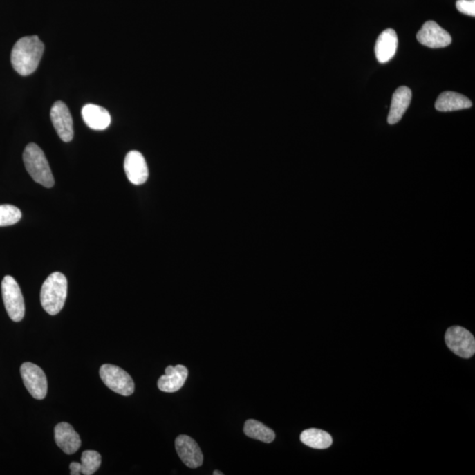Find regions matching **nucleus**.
<instances>
[{
  "mask_svg": "<svg viewBox=\"0 0 475 475\" xmlns=\"http://www.w3.org/2000/svg\"><path fill=\"white\" fill-rule=\"evenodd\" d=\"M44 53V44L37 35L19 39L12 48L11 63L19 75L35 72Z\"/></svg>",
  "mask_w": 475,
  "mask_h": 475,
  "instance_id": "1",
  "label": "nucleus"
},
{
  "mask_svg": "<svg viewBox=\"0 0 475 475\" xmlns=\"http://www.w3.org/2000/svg\"><path fill=\"white\" fill-rule=\"evenodd\" d=\"M68 283L66 276L54 272L44 281L41 290V304L45 312L57 315L63 309L67 298Z\"/></svg>",
  "mask_w": 475,
  "mask_h": 475,
  "instance_id": "2",
  "label": "nucleus"
},
{
  "mask_svg": "<svg viewBox=\"0 0 475 475\" xmlns=\"http://www.w3.org/2000/svg\"><path fill=\"white\" fill-rule=\"evenodd\" d=\"M24 162L29 176L41 186L51 187L55 180L43 150L37 144L30 143L25 148Z\"/></svg>",
  "mask_w": 475,
  "mask_h": 475,
  "instance_id": "3",
  "label": "nucleus"
},
{
  "mask_svg": "<svg viewBox=\"0 0 475 475\" xmlns=\"http://www.w3.org/2000/svg\"><path fill=\"white\" fill-rule=\"evenodd\" d=\"M3 301L12 321L21 322L25 315L24 295L14 277L6 276L1 283Z\"/></svg>",
  "mask_w": 475,
  "mask_h": 475,
  "instance_id": "4",
  "label": "nucleus"
},
{
  "mask_svg": "<svg viewBox=\"0 0 475 475\" xmlns=\"http://www.w3.org/2000/svg\"><path fill=\"white\" fill-rule=\"evenodd\" d=\"M102 382L120 395L130 396L135 391V384L131 375L122 368L113 364H103L100 369Z\"/></svg>",
  "mask_w": 475,
  "mask_h": 475,
  "instance_id": "5",
  "label": "nucleus"
},
{
  "mask_svg": "<svg viewBox=\"0 0 475 475\" xmlns=\"http://www.w3.org/2000/svg\"><path fill=\"white\" fill-rule=\"evenodd\" d=\"M445 344L454 354L470 358L475 353V339L470 331L460 326H451L445 333Z\"/></svg>",
  "mask_w": 475,
  "mask_h": 475,
  "instance_id": "6",
  "label": "nucleus"
},
{
  "mask_svg": "<svg viewBox=\"0 0 475 475\" xmlns=\"http://www.w3.org/2000/svg\"><path fill=\"white\" fill-rule=\"evenodd\" d=\"M21 375L26 389L37 400H44L48 393L46 375L38 365L24 363L21 366Z\"/></svg>",
  "mask_w": 475,
  "mask_h": 475,
  "instance_id": "7",
  "label": "nucleus"
},
{
  "mask_svg": "<svg viewBox=\"0 0 475 475\" xmlns=\"http://www.w3.org/2000/svg\"><path fill=\"white\" fill-rule=\"evenodd\" d=\"M416 38L420 44L431 48H445L451 44V35L437 22L432 21L422 25Z\"/></svg>",
  "mask_w": 475,
  "mask_h": 475,
  "instance_id": "8",
  "label": "nucleus"
},
{
  "mask_svg": "<svg viewBox=\"0 0 475 475\" xmlns=\"http://www.w3.org/2000/svg\"><path fill=\"white\" fill-rule=\"evenodd\" d=\"M50 118L55 130L64 142L72 141L73 138V121L69 109L63 102H55L51 108Z\"/></svg>",
  "mask_w": 475,
  "mask_h": 475,
  "instance_id": "9",
  "label": "nucleus"
},
{
  "mask_svg": "<svg viewBox=\"0 0 475 475\" xmlns=\"http://www.w3.org/2000/svg\"><path fill=\"white\" fill-rule=\"evenodd\" d=\"M176 448L180 460L189 468L201 467L203 455L197 443L187 435H180L176 440Z\"/></svg>",
  "mask_w": 475,
  "mask_h": 475,
  "instance_id": "10",
  "label": "nucleus"
},
{
  "mask_svg": "<svg viewBox=\"0 0 475 475\" xmlns=\"http://www.w3.org/2000/svg\"><path fill=\"white\" fill-rule=\"evenodd\" d=\"M124 171L128 180L134 185H142L149 176L147 161L138 151H131L126 155Z\"/></svg>",
  "mask_w": 475,
  "mask_h": 475,
  "instance_id": "11",
  "label": "nucleus"
},
{
  "mask_svg": "<svg viewBox=\"0 0 475 475\" xmlns=\"http://www.w3.org/2000/svg\"><path fill=\"white\" fill-rule=\"evenodd\" d=\"M55 441L64 454H73L82 447V439L73 426L60 422L55 427Z\"/></svg>",
  "mask_w": 475,
  "mask_h": 475,
  "instance_id": "12",
  "label": "nucleus"
},
{
  "mask_svg": "<svg viewBox=\"0 0 475 475\" xmlns=\"http://www.w3.org/2000/svg\"><path fill=\"white\" fill-rule=\"evenodd\" d=\"M187 376L189 371L184 365H169L166 368V374L158 380V389L165 393H176L184 386Z\"/></svg>",
  "mask_w": 475,
  "mask_h": 475,
  "instance_id": "13",
  "label": "nucleus"
},
{
  "mask_svg": "<svg viewBox=\"0 0 475 475\" xmlns=\"http://www.w3.org/2000/svg\"><path fill=\"white\" fill-rule=\"evenodd\" d=\"M398 37L393 29H386L380 35L375 45V55L380 64L389 62L395 56Z\"/></svg>",
  "mask_w": 475,
  "mask_h": 475,
  "instance_id": "14",
  "label": "nucleus"
},
{
  "mask_svg": "<svg viewBox=\"0 0 475 475\" xmlns=\"http://www.w3.org/2000/svg\"><path fill=\"white\" fill-rule=\"evenodd\" d=\"M82 114L84 122L92 130H106L111 125V116L102 106L87 104L83 106Z\"/></svg>",
  "mask_w": 475,
  "mask_h": 475,
  "instance_id": "15",
  "label": "nucleus"
},
{
  "mask_svg": "<svg viewBox=\"0 0 475 475\" xmlns=\"http://www.w3.org/2000/svg\"><path fill=\"white\" fill-rule=\"evenodd\" d=\"M412 92L407 86H400L394 92L391 109L387 118L389 124H395L400 121L411 102Z\"/></svg>",
  "mask_w": 475,
  "mask_h": 475,
  "instance_id": "16",
  "label": "nucleus"
},
{
  "mask_svg": "<svg viewBox=\"0 0 475 475\" xmlns=\"http://www.w3.org/2000/svg\"><path fill=\"white\" fill-rule=\"evenodd\" d=\"M472 102L467 97L454 92H445L439 95L435 108L440 112H450L469 109Z\"/></svg>",
  "mask_w": 475,
  "mask_h": 475,
  "instance_id": "17",
  "label": "nucleus"
},
{
  "mask_svg": "<svg viewBox=\"0 0 475 475\" xmlns=\"http://www.w3.org/2000/svg\"><path fill=\"white\" fill-rule=\"evenodd\" d=\"M300 440L304 445L318 450H324L333 444L330 434L319 429H306L300 435Z\"/></svg>",
  "mask_w": 475,
  "mask_h": 475,
  "instance_id": "18",
  "label": "nucleus"
},
{
  "mask_svg": "<svg viewBox=\"0 0 475 475\" xmlns=\"http://www.w3.org/2000/svg\"><path fill=\"white\" fill-rule=\"evenodd\" d=\"M244 433L248 438L257 439L267 444L273 442L276 438L273 429L253 419L248 420L245 422Z\"/></svg>",
  "mask_w": 475,
  "mask_h": 475,
  "instance_id": "19",
  "label": "nucleus"
},
{
  "mask_svg": "<svg viewBox=\"0 0 475 475\" xmlns=\"http://www.w3.org/2000/svg\"><path fill=\"white\" fill-rule=\"evenodd\" d=\"M102 464V456L99 452L95 451H85L82 454V474L92 475L99 469Z\"/></svg>",
  "mask_w": 475,
  "mask_h": 475,
  "instance_id": "20",
  "label": "nucleus"
},
{
  "mask_svg": "<svg viewBox=\"0 0 475 475\" xmlns=\"http://www.w3.org/2000/svg\"><path fill=\"white\" fill-rule=\"evenodd\" d=\"M21 212L17 207L10 205H0V227L15 225L21 221Z\"/></svg>",
  "mask_w": 475,
  "mask_h": 475,
  "instance_id": "21",
  "label": "nucleus"
},
{
  "mask_svg": "<svg viewBox=\"0 0 475 475\" xmlns=\"http://www.w3.org/2000/svg\"><path fill=\"white\" fill-rule=\"evenodd\" d=\"M456 8L462 14L475 16V0H458Z\"/></svg>",
  "mask_w": 475,
  "mask_h": 475,
  "instance_id": "22",
  "label": "nucleus"
},
{
  "mask_svg": "<svg viewBox=\"0 0 475 475\" xmlns=\"http://www.w3.org/2000/svg\"><path fill=\"white\" fill-rule=\"evenodd\" d=\"M70 470V474L72 475L82 474V467H80V463H77V462H72V463H71Z\"/></svg>",
  "mask_w": 475,
  "mask_h": 475,
  "instance_id": "23",
  "label": "nucleus"
},
{
  "mask_svg": "<svg viewBox=\"0 0 475 475\" xmlns=\"http://www.w3.org/2000/svg\"><path fill=\"white\" fill-rule=\"evenodd\" d=\"M213 474H214V475H223L224 474H223L222 472H219V471L216 470V471L213 472Z\"/></svg>",
  "mask_w": 475,
  "mask_h": 475,
  "instance_id": "24",
  "label": "nucleus"
}]
</instances>
